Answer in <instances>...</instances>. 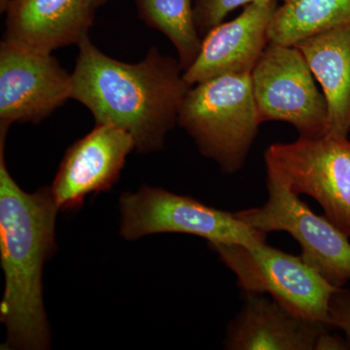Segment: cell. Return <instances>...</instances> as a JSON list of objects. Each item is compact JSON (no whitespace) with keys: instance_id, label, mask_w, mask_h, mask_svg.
<instances>
[{"instance_id":"obj_6","label":"cell","mask_w":350,"mask_h":350,"mask_svg":"<svg viewBox=\"0 0 350 350\" xmlns=\"http://www.w3.org/2000/svg\"><path fill=\"white\" fill-rule=\"evenodd\" d=\"M120 234L126 241L174 232L199 237L208 243L252 246L266 243L268 234L252 229L234 213L147 185L120 197Z\"/></svg>"},{"instance_id":"obj_17","label":"cell","mask_w":350,"mask_h":350,"mask_svg":"<svg viewBox=\"0 0 350 350\" xmlns=\"http://www.w3.org/2000/svg\"><path fill=\"white\" fill-rule=\"evenodd\" d=\"M265 0H196L194 15L196 25L200 36L204 38L207 32L222 24L228 14L241 6ZM284 1V0H275Z\"/></svg>"},{"instance_id":"obj_11","label":"cell","mask_w":350,"mask_h":350,"mask_svg":"<svg viewBox=\"0 0 350 350\" xmlns=\"http://www.w3.org/2000/svg\"><path fill=\"white\" fill-rule=\"evenodd\" d=\"M278 2H253L236 19L207 32L199 57L183 72L185 81L192 87L216 76L252 72L269 43V25Z\"/></svg>"},{"instance_id":"obj_4","label":"cell","mask_w":350,"mask_h":350,"mask_svg":"<svg viewBox=\"0 0 350 350\" xmlns=\"http://www.w3.org/2000/svg\"><path fill=\"white\" fill-rule=\"evenodd\" d=\"M220 261L234 273L244 293L268 294L298 317L330 326L329 301L338 289L300 256L266 243H208Z\"/></svg>"},{"instance_id":"obj_8","label":"cell","mask_w":350,"mask_h":350,"mask_svg":"<svg viewBox=\"0 0 350 350\" xmlns=\"http://www.w3.org/2000/svg\"><path fill=\"white\" fill-rule=\"evenodd\" d=\"M267 191L262 206L234 215L257 231L291 234L300 244L303 261L333 286L344 287L350 280L349 237L273 177L267 176Z\"/></svg>"},{"instance_id":"obj_5","label":"cell","mask_w":350,"mask_h":350,"mask_svg":"<svg viewBox=\"0 0 350 350\" xmlns=\"http://www.w3.org/2000/svg\"><path fill=\"white\" fill-rule=\"evenodd\" d=\"M264 158L268 176L296 195L317 200L328 220L350 239L349 137H299L271 145Z\"/></svg>"},{"instance_id":"obj_19","label":"cell","mask_w":350,"mask_h":350,"mask_svg":"<svg viewBox=\"0 0 350 350\" xmlns=\"http://www.w3.org/2000/svg\"><path fill=\"white\" fill-rule=\"evenodd\" d=\"M349 349V345L347 344V340H342V338L337 337V336L330 335L329 332L326 330L320 335L315 350Z\"/></svg>"},{"instance_id":"obj_18","label":"cell","mask_w":350,"mask_h":350,"mask_svg":"<svg viewBox=\"0 0 350 350\" xmlns=\"http://www.w3.org/2000/svg\"><path fill=\"white\" fill-rule=\"evenodd\" d=\"M329 322L344 332L350 349V291L338 288L329 301Z\"/></svg>"},{"instance_id":"obj_13","label":"cell","mask_w":350,"mask_h":350,"mask_svg":"<svg viewBox=\"0 0 350 350\" xmlns=\"http://www.w3.org/2000/svg\"><path fill=\"white\" fill-rule=\"evenodd\" d=\"M3 40L52 52L79 44L93 25V0H9Z\"/></svg>"},{"instance_id":"obj_21","label":"cell","mask_w":350,"mask_h":350,"mask_svg":"<svg viewBox=\"0 0 350 350\" xmlns=\"http://www.w3.org/2000/svg\"><path fill=\"white\" fill-rule=\"evenodd\" d=\"M9 0H0V3H1V10H5L7 4H8Z\"/></svg>"},{"instance_id":"obj_16","label":"cell","mask_w":350,"mask_h":350,"mask_svg":"<svg viewBox=\"0 0 350 350\" xmlns=\"http://www.w3.org/2000/svg\"><path fill=\"white\" fill-rule=\"evenodd\" d=\"M135 4L140 19L174 44L183 72L191 68L202 44L192 0H135Z\"/></svg>"},{"instance_id":"obj_1","label":"cell","mask_w":350,"mask_h":350,"mask_svg":"<svg viewBox=\"0 0 350 350\" xmlns=\"http://www.w3.org/2000/svg\"><path fill=\"white\" fill-rule=\"evenodd\" d=\"M78 46L71 98L92 112L96 125L130 133L138 153L162 149L191 88L179 61L151 48L139 63H123L103 54L89 36Z\"/></svg>"},{"instance_id":"obj_7","label":"cell","mask_w":350,"mask_h":350,"mask_svg":"<svg viewBox=\"0 0 350 350\" xmlns=\"http://www.w3.org/2000/svg\"><path fill=\"white\" fill-rule=\"evenodd\" d=\"M308 62L294 45L269 42L251 72L260 122H286L299 137L328 135V103Z\"/></svg>"},{"instance_id":"obj_20","label":"cell","mask_w":350,"mask_h":350,"mask_svg":"<svg viewBox=\"0 0 350 350\" xmlns=\"http://www.w3.org/2000/svg\"><path fill=\"white\" fill-rule=\"evenodd\" d=\"M108 0H93V5L94 8L98 9V7H100L101 5H103V4L107 3Z\"/></svg>"},{"instance_id":"obj_12","label":"cell","mask_w":350,"mask_h":350,"mask_svg":"<svg viewBox=\"0 0 350 350\" xmlns=\"http://www.w3.org/2000/svg\"><path fill=\"white\" fill-rule=\"evenodd\" d=\"M325 324L298 317L265 294L244 293L243 305L228 324L229 350H315Z\"/></svg>"},{"instance_id":"obj_3","label":"cell","mask_w":350,"mask_h":350,"mask_svg":"<svg viewBox=\"0 0 350 350\" xmlns=\"http://www.w3.org/2000/svg\"><path fill=\"white\" fill-rule=\"evenodd\" d=\"M177 125L223 174L243 170L261 125L251 73L216 76L191 87Z\"/></svg>"},{"instance_id":"obj_9","label":"cell","mask_w":350,"mask_h":350,"mask_svg":"<svg viewBox=\"0 0 350 350\" xmlns=\"http://www.w3.org/2000/svg\"><path fill=\"white\" fill-rule=\"evenodd\" d=\"M72 78L51 52L2 40L0 128L38 124L71 98Z\"/></svg>"},{"instance_id":"obj_2","label":"cell","mask_w":350,"mask_h":350,"mask_svg":"<svg viewBox=\"0 0 350 350\" xmlns=\"http://www.w3.org/2000/svg\"><path fill=\"white\" fill-rule=\"evenodd\" d=\"M6 133H0V262L4 294L0 321L5 326L1 349L45 350L51 330L43 301V268L57 252L59 209L50 187L29 194L7 169Z\"/></svg>"},{"instance_id":"obj_15","label":"cell","mask_w":350,"mask_h":350,"mask_svg":"<svg viewBox=\"0 0 350 350\" xmlns=\"http://www.w3.org/2000/svg\"><path fill=\"white\" fill-rule=\"evenodd\" d=\"M350 24V0H284L269 25V42L295 45L313 34Z\"/></svg>"},{"instance_id":"obj_10","label":"cell","mask_w":350,"mask_h":350,"mask_svg":"<svg viewBox=\"0 0 350 350\" xmlns=\"http://www.w3.org/2000/svg\"><path fill=\"white\" fill-rule=\"evenodd\" d=\"M133 149L135 140L130 133L110 124L96 125L71 145L50 186L59 211H76L87 196L109 191L119 180Z\"/></svg>"},{"instance_id":"obj_14","label":"cell","mask_w":350,"mask_h":350,"mask_svg":"<svg viewBox=\"0 0 350 350\" xmlns=\"http://www.w3.org/2000/svg\"><path fill=\"white\" fill-rule=\"evenodd\" d=\"M325 94L328 135L350 133V24L308 36L295 44Z\"/></svg>"}]
</instances>
